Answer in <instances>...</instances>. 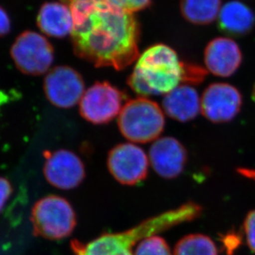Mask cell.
<instances>
[{
  "label": "cell",
  "instance_id": "cell-7",
  "mask_svg": "<svg viewBox=\"0 0 255 255\" xmlns=\"http://www.w3.org/2000/svg\"><path fill=\"white\" fill-rule=\"evenodd\" d=\"M10 53L17 68L28 76L47 73L54 60L53 47L47 38L31 31L17 37Z\"/></svg>",
  "mask_w": 255,
  "mask_h": 255
},
{
  "label": "cell",
  "instance_id": "cell-21",
  "mask_svg": "<svg viewBox=\"0 0 255 255\" xmlns=\"http://www.w3.org/2000/svg\"><path fill=\"white\" fill-rule=\"evenodd\" d=\"M110 1L121 9L132 12V13L146 9L152 3V0H110Z\"/></svg>",
  "mask_w": 255,
  "mask_h": 255
},
{
  "label": "cell",
  "instance_id": "cell-5",
  "mask_svg": "<svg viewBox=\"0 0 255 255\" xmlns=\"http://www.w3.org/2000/svg\"><path fill=\"white\" fill-rule=\"evenodd\" d=\"M30 219L33 235L49 241H60L71 236L77 222L73 206L57 195L38 200L32 206Z\"/></svg>",
  "mask_w": 255,
  "mask_h": 255
},
{
  "label": "cell",
  "instance_id": "cell-10",
  "mask_svg": "<svg viewBox=\"0 0 255 255\" xmlns=\"http://www.w3.org/2000/svg\"><path fill=\"white\" fill-rule=\"evenodd\" d=\"M81 74L67 66H59L47 72L43 90L50 103L60 109H70L80 103L85 91Z\"/></svg>",
  "mask_w": 255,
  "mask_h": 255
},
{
  "label": "cell",
  "instance_id": "cell-25",
  "mask_svg": "<svg viewBox=\"0 0 255 255\" xmlns=\"http://www.w3.org/2000/svg\"><path fill=\"white\" fill-rule=\"evenodd\" d=\"M10 20L7 12L2 7H0V37L4 36L9 32Z\"/></svg>",
  "mask_w": 255,
  "mask_h": 255
},
{
  "label": "cell",
  "instance_id": "cell-20",
  "mask_svg": "<svg viewBox=\"0 0 255 255\" xmlns=\"http://www.w3.org/2000/svg\"><path fill=\"white\" fill-rule=\"evenodd\" d=\"M208 74L206 68H203L196 64L183 62V76L182 83L188 86H196L202 83Z\"/></svg>",
  "mask_w": 255,
  "mask_h": 255
},
{
  "label": "cell",
  "instance_id": "cell-6",
  "mask_svg": "<svg viewBox=\"0 0 255 255\" xmlns=\"http://www.w3.org/2000/svg\"><path fill=\"white\" fill-rule=\"evenodd\" d=\"M127 96L108 81H97L84 93L79 111L81 117L90 123L106 125L120 116Z\"/></svg>",
  "mask_w": 255,
  "mask_h": 255
},
{
  "label": "cell",
  "instance_id": "cell-14",
  "mask_svg": "<svg viewBox=\"0 0 255 255\" xmlns=\"http://www.w3.org/2000/svg\"><path fill=\"white\" fill-rule=\"evenodd\" d=\"M162 108L170 118L184 123L197 117L201 110V101L193 86L183 84L165 95Z\"/></svg>",
  "mask_w": 255,
  "mask_h": 255
},
{
  "label": "cell",
  "instance_id": "cell-1",
  "mask_svg": "<svg viewBox=\"0 0 255 255\" xmlns=\"http://www.w3.org/2000/svg\"><path fill=\"white\" fill-rule=\"evenodd\" d=\"M73 17L74 52L96 67L121 71L137 61L140 28L132 12L110 0H62Z\"/></svg>",
  "mask_w": 255,
  "mask_h": 255
},
{
  "label": "cell",
  "instance_id": "cell-13",
  "mask_svg": "<svg viewBox=\"0 0 255 255\" xmlns=\"http://www.w3.org/2000/svg\"><path fill=\"white\" fill-rule=\"evenodd\" d=\"M242 52L238 44L228 37H216L205 49L204 61L209 72L219 77H230L242 63Z\"/></svg>",
  "mask_w": 255,
  "mask_h": 255
},
{
  "label": "cell",
  "instance_id": "cell-17",
  "mask_svg": "<svg viewBox=\"0 0 255 255\" xmlns=\"http://www.w3.org/2000/svg\"><path fill=\"white\" fill-rule=\"evenodd\" d=\"M182 16L196 25H207L218 18L221 0H181Z\"/></svg>",
  "mask_w": 255,
  "mask_h": 255
},
{
  "label": "cell",
  "instance_id": "cell-24",
  "mask_svg": "<svg viewBox=\"0 0 255 255\" xmlns=\"http://www.w3.org/2000/svg\"><path fill=\"white\" fill-rule=\"evenodd\" d=\"M225 248L228 255H232L235 250L238 248L241 244V237L235 233L227 234L222 239Z\"/></svg>",
  "mask_w": 255,
  "mask_h": 255
},
{
  "label": "cell",
  "instance_id": "cell-18",
  "mask_svg": "<svg viewBox=\"0 0 255 255\" xmlns=\"http://www.w3.org/2000/svg\"><path fill=\"white\" fill-rule=\"evenodd\" d=\"M174 255H218L216 244L209 236L191 234L181 239L175 246Z\"/></svg>",
  "mask_w": 255,
  "mask_h": 255
},
{
  "label": "cell",
  "instance_id": "cell-26",
  "mask_svg": "<svg viewBox=\"0 0 255 255\" xmlns=\"http://www.w3.org/2000/svg\"><path fill=\"white\" fill-rule=\"evenodd\" d=\"M237 172H238L239 174L241 175L242 177L252 180V181L255 182V169L246 168V167H239L238 169H237Z\"/></svg>",
  "mask_w": 255,
  "mask_h": 255
},
{
  "label": "cell",
  "instance_id": "cell-8",
  "mask_svg": "<svg viewBox=\"0 0 255 255\" xmlns=\"http://www.w3.org/2000/svg\"><path fill=\"white\" fill-rule=\"evenodd\" d=\"M107 166L117 182L135 186L147 178L148 159L141 147L126 142L116 145L109 152Z\"/></svg>",
  "mask_w": 255,
  "mask_h": 255
},
{
  "label": "cell",
  "instance_id": "cell-22",
  "mask_svg": "<svg viewBox=\"0 0 255 255\" xmlns=\"http://www.w3.org/2000/svg\"><path fill=\"white\" fill-rule=\"evenodd\" d=\"M244 231L249 248L255 254V210L250 211L244 221Z\"/></svg>",
  "mask_w": 255,
  "mask_h": 255
},
{
  "label": "cell",
  "instance_id": "cell-3",
  "mask_svg": "<svg viewBox=\"0 0 255 255\" xmlns=\"http://www.w3.org/2000/svg\"><path fill=\"white\" fill-rule=\"evenodd\" d=\"M202 211L199 204L188 201L177 208L150 217L127 231L103 234L94 240V246L101 255H132L135 244L173 226L194 221L201 216Z\"/></svg>",
  "mask_w": 255,
  "mask_h": 255
},
{
  "label": "cell",
  "instance_id": "cell-4",
  "mask_svg": "<svg viewBox=\"0 0 255 255\" xmlns=\"http://www.w3.org/2000/svg\"><path fill=\"white\" fill-rule=\"evenodd\" d=\"M119 129L126 139L147 143L159 138L165 127L163 111L147 97L128 101L118 119Z\"/></svg>",
  "mask_w": 255,
  "mask_h": 255
},
{
  "label": "cell",
  "instance_id": "cell-15",
  "mask_svg": "<svg viewBox=\"0 0 255 255\" xmlns=\"http://www.w3.org/2000/svg\"><path fill=\"white\" fill-rule=\"evenodd\" d=\"M37 22L41 31L49 37H66L73 30L72 13L63 2H46L42 5Z\"/></svg>",
  "mask_w": 255,
  "mask_h": 255
},
{
  "label": "cell",
  "instance_id": "cell-23",
  "mask_svg": "<svg viewBox=\"0 0 255 255\" xmlns=\"http://www.w3.org/2000/svg\"><path fill=\"white\" fill-rule=\"evenodd\" d=\"M12 194V186L9 180L0 177V212L4 208Z\"/></svg>",
  "mask_w": 255,
  "mask_h": 255
},
{
  "label": "cell",
  "instance_id": "cell-27",
  "mask_svg": "<svg viewBox=\"0 0 255 255\" xmlns=\"http://www.w3.org/2000/svg\"><path fill=\"white\" fill-rule=\"evenodd\" d=\"M252 99H253V101L255 102V86H254L253 91H252Z\"/></svg>",
  "mask_w": 255,
  "mask_h": 255
},
{
  "label": "cell",
  "instance_id": "cell-2",
  "mask_svg": "<svg viewBox=\"0 0 255 255\" xmlns=\"http://www.w3.org/2000/svg\"><path fill=\"white\" fill-rule=\"evenodd\" d=\"M183 62L167 45H153L137 57L128 85L141 97L166 95L182 83Z\"/></svg>",
  "mask_w": 255,
  "mask_h": 255
},
{
  "label": "cell",
  "instance_id": "cell-19",
  "mask_svg": "<svg viewBox=\"0 0 255 255\" xmlns=\"http://www.w3.org/2000/svg\"><path fill=\"white\" fill-rule=\"evenodd\" d=\"M133 255H172V254L164 239L152 236L140 241Z\"/></svg>",
  "mask_w": 255,
  "mask_h": 255
},
{
  "label": "cell",
  "instance_id": "cell-16",
  "mask_svg": "<svg viewBox=\"0 0 255 255\" xmlns=\"http://www.w3.org/2000/svg\"><path fill=\"white\" fill-rule=\"evenodd\" d=\"M218 22L221 29L226 33L243 36L255 26V15L251 8L243 2L231 1L221 7Z\"/></svg>",
  "mask_w": 255,
  "mask_h": 255
},
{
  "label": "cell",
  "instance_id": "cell-11",
  "mask_svg": "<svg viewBox=\"0 0 255 255\" xmlns=\"http://www.w3.org/2000/svg\"><path fill=\"white\" fill-rule=\"evenodd\" d=\"M243 104L238 89L227 83H213L205 90L201 100V111L212 123H227L241 112Z\"/></svg>",
  "mask_w": 255,
  "mask_h": 255
},
{
  "label": "cell",
  "instance_id": "cell-12",
  "mask_svg": "<svg viewBox=\"0 0 255 255\" xmlns=\"http://www.w3.org/2000/svg\"><path fill=\"white\" fill-rule=\"evenodd\" d=\"M187 156L184 145L173 137L157 138L150 147L152 168L165 179H174L182 174L187 165Z\"/></svg>",
  "mask_w": 255,
  "mask_h": 255
},
{
  "label": "cell",
  "instance_id": "cell-9",
  "mask_svg": "<svg viewBox=\"0 0 255 255\" xmlns=\"http://www.w3.org/2000/svg\"><path fill=\"white\" fill-rule=\"evenodd\" d=\"M43 174L47 182L60 190L78 187L86 177V167L78 155L71 150L46 151Z\"/></svg>",
  "mask_w": 255,
  "mask_h": 255
}]
</instances>
